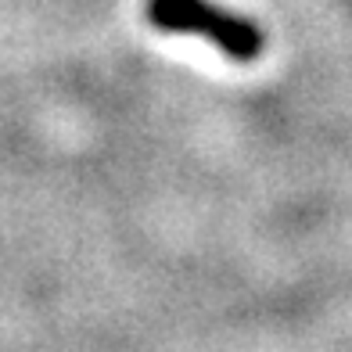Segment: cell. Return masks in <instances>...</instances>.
I'll use <instances>...</instances> for the list:
<instances>
[{
	"mask_svg": "<svg viewBox=\"0 0 352 352\" xmlns=\"http://www.w3.org/2000/svg\"><path fill=\"white\" fill-rule=\"evenodd\" d=\"M144 14L155 29L180 36H201L234 61H255L266 47V33L248 14H237L212 0H148Z\"/></svg>",
	"mask_w": 352,
	"mask_h": 352,
	"instance_id": "6da1fadb",
	"label": "cell"
}]
</instances>
